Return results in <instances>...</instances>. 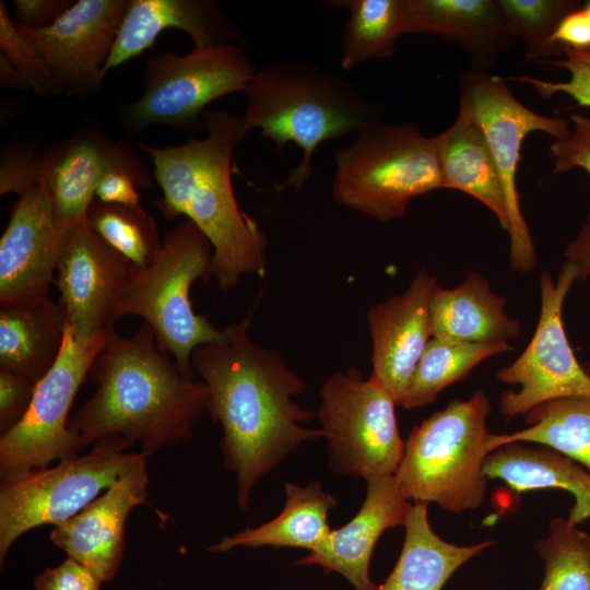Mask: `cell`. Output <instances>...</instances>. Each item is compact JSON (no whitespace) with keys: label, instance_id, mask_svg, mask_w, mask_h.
<instances>
[{"label":"cell","instance_id":"83f0119b","mask_svg":"<svg viewBox=\"0 0 590 590\" xmlns=\"http://www.w3.org/2000/svg\"><path fill=\"white\" fill-rule=\"evenodd\" d=\"M285 504L272 520L256 528H247L222 539L210 552H227L235 547L272 546L316 550L328 536V514L335 508V497L318 481L305 486L286 482Z\"/></svg>","mask_w":590,"mask_h":590},{"label":"cell","instance_id":"44dd1931","mask_svg":"<svg viewBox=\"0 0 590 590\" xmlns=\"http://www.w3.org/2000/svg\"><path fill=\"white\" fill-rule=\"evenodd\" d=\"M166 28L187 33L197 49L241 40L215 1L129 0L104 73L141 55Z\"/></svg>","mask_w":590,"mask_h":590},{"label":"cell","instance_id":"5b68a950","mask_svg":"<svg viewBox=\"0 0 590 590\" xmlns=\"http://www.w3.org/2000/svg\"><path fill=\"white\" fill-rule=\"evenodd\" d=\"M491 402L483 390L452 400L415 426L405 440L394 474L401 494L414 503H435L452 514L476 509L485 500L488 477L486 418Z\"/></svg>","mask_w":590,"mask_h":590},{"label":"cell","instance_id":"f35d334b","mask_svg":"<svg viewBox=\"0 0 590 590\" xmlns=\"http://www.w3.org/2000/svg\"><path fill=\"white\" fill-rule=\"evenodd\" d=\"M102 582L84 565L68 557L39 574L34 580V590H101Z\"/></svg>","mask_w":590,"mask_h":590},{"label":"cell","instance_id":"ba28073f","mask_svg":"<svg viewBox=\"0 0 590 590\" xmlns=\"http://www.w3.org/2000/svg\"><path fill=\"white\" fill-rule=\"evenodd\" d=\"M131 445L122 436H106L84 456L1 481V566L22 534L70 519L122 477L142 455L128 452Z\"/></svg>","mask_w":590,"mask_h":590},{"label":"cell","instance_id":"277c9868","mask_svg":"<svg viewBox=\"0 0 590 590\" xmlns=\"http://www.w3.org/2000/svg\"><path fill=\"white\" fill-rule=\"evenodd\" d=\"M240 117L245 133L260 129L279 155L292 142L303 152L284 181L272 187L300 190L312 173L316 149L324 141L356 134L381 120L380 107L333 70L306 61H278L258 69L245 90Z\"/></svg>","mask_w":590,"mask_h":590},{"label":"cell","instance_id":"60d3db41","mask_svg":"<svg viewBox=\"0 0 590 590\" xmlns=\"http://www.w3.org/2000/svg\"><path fill=\"white\" fill-rule=\"evenodd\" d=\"M139 180L129 172L114 169L104 175L98 184L95 197L103 202L125 205H138L141 196Z\"/></svg>","mask_w":590,"mask_h":590},{"label":"cell","instance_id":"f546056e","mask_svg":"<svg viewBox=\"0 0 590 590\" xmlns=\"http://www.w3.org/2000/svg\"><path fill=\"white\" fill-rule=\"evenodd\" d=\"M328 3L350 12L341 45L340 64L343 70L394 54L397 40L403 34L404 0H339Z\"/></svg>","mask_w":590,"mask_h":590},{"label":"cell","instance_id":"52a82bcc","mask_svg":"<svg viewBox=\"0 0 590 590\" xmlns=\"http://www.w3.org/2000/svg\"><path fill=\"white\" fill-rule=\"evenodd\" d=\"M333 199L387 222L404 215L410 201L444 188L434 137L412 122H373L334 152Z\"/></svg>","mask_w":590,"mask_h":590},{"label":"cell","instance_id":"836d02e7","mask_svg":"<svg viewBox=\"0 0 590 590\" xmlns=\"http://www.w3.org/2000/svg\"><path fill=\"white\" fill-rule=\"evenodd\" d=\"M509 31L524 46L529 60L548 61L564 56L565 47L553 40L568 12L581 7L574 0H498Z\"/></svg>","mask_w":590,"mask_h":590},{"label":"cell","instance_id":"74e56055","mask_svg":"<svg viewBox=\"0 0 590 590\" xmlns=\"http://www.w3.org/2000/svg\"><path fill=\"white\" fill-rule=\"evenodd\" d=\"M36 382L20 374L0 369L1 434L14 426L26 413L34 397Z\"/></svg>","mask_w":590,"mask_h":590},{"label":"cell","instance_id":"2e32d148","mask_svg":"<svg viewBox=\"0 0 590 590\" xmlns=\"http://www.w3.org/2000/svg\"><path fill=\"white\" fill-rule=\"evenodd\" d=\"M132 270L86 222L66 231L55 283L75 341L91 342L114 327L117 298Z\"/></svg>","mask_w":590,"mask_h":590},{"label":"cell","instance_id":"f1b7e54d","mask_svg":"<svg viewBox=\"0 0 590 590\" xmlns=\"http://www.w3.org/2000/svg\"><path fill=\"white\" fill-rule=\"evenodd\" d=\"M528 426L510 434H489L487 449L538 444L590 471V397L573 396L542 403L524 414Z\"/></svg>","mask_w":590,"mask_h":590},{"label":"cell","instance_id":"f6af8a7d","mask_svg":"<svg viewBox=\"0 0 590 590\" xmlns=\"http://www.w3.org/2000/svg\"><path fill=\"white\" fill-rule=\"evenodd\" d=\"M585 9L588 11V13L590 14V2H588L586 5H585Z\"/></svg>","mask_w":590,"mask_h":590},{"label":"cell","instance_id":"30bf717a","mask_svg":"<svg viewBox=\"0 0 590 590\" xmlns=\"http://www.w3.org/2000/svg\"><path fill=\"white\" fill-rule=\"evenodd\" d=\"M256 71L239 44L160 55L146 62L144 92L123 119L133 129L162 123L203 130L205 107L224 95L245 92Z\"/></svg>","mask_w":590,"mask_h":590},{"label":"cell","instance_id":"e0dca14e","mask_svg":"<svg viewBox=\"0 0 590 590\" xmlns=\"http://www.w3.org/2000/svg\"><path fill=\"white\" fill-rule=\"evenodd\" d=\"M63 239L46 186L22 191L0 238V304L49 295Z\"/></svg>","mask_w":590,"mask_h":590},{"label":"cell","instance_id":"7c38bea8","mask_svg":"<svg viewBox=\"0 0 590 590\" xmlns=\"http://www.w3.org/2000/svg\"><path fill=\"white\" fill-rule=\"evenodd\" d=\"M114 169L132 174L141 188L152 185L141 158L128 143L101 133L82 132L38 158L13 151L3 154L0 193L20 194L30 187L45 185L52 198L59 226L66 233L86 222L98 184Z\"/></svg>","mask_w":590,"mask_h":590},{"label":"cell","instance_id":"d6a6232c","mask_svg":"<svg viewBox=\"0 0 590 590\" xmlns=\"http://www.w3.org/2000/svg\"><path fill=\"white\" fill-rule=\"evenodd\" d=\"M534 547L544 562L545 573L539 590H590V535L556 517L550 533Z\"/></svg>","mask_w":590,"mask_h":590},{"label":"cell","instance_id":"b9f144b4","mask_svg":"<svg viewBox=\"0 0 590 590\" xmlns=\"http://www.w3.org/2000/svg\"><path fill=\"white\" fill-rule=\"evenodd\" d=\"M553 40L565 48L590 49V14L585 7H579L562 17Z\"/></svg>","mask_w":590,"mask_h":590},{"label":"cell","instance_id":"4fadbf2b","mask_svg":"<svg viewBox=\"0 0 590 590\" xmlns=\"http://www.w3.org/2000/svg\"><path fill=\"white\" fill-rule=\"evenodd\" d=\"M107 333L91 342H79L67 329L62 350L54 366L36 384L28 410L1 434V481L47 468L56 460L79 457L82 448L68 427L69 412Z\"/></svg>","mask_w":590,"mask_h":590},{"label":"cell","instance_id":"ee69618b","mask_svg":"<svg viewBox=\"0 0 590 590\" xmlns=\"http://www.w3.org/2000/svg\"><path fill=\"white\" fill-rule=\"evenodd\" d=\"M0 81L2 85L13 90L30 88L24 78L2 56H0Z\"/></svg>","mask_w":590,"mask_h":590},{"label":"cell","instance_id":"8992f818","mask_svg":"<svg viewBox=\"0 0 590 590\" xmlns=\"http://www.w3.org/2000/svg\"><path fill=\"white\" fill-rule=\"evenodd\" d=\"M213 278V249L205 235L189 220L164 238L162 250L142 269L133 267L115 308L116 319L137 316L154 333L158 347L170 355L181 371L194 378L191 357L203 344L214 342L223 329L192 308L190 288L197 280Z\"/></svg>","mask_w":590,"mask_h":590},{"label":"cell","instance_id":"7a4b0ae2","mask_svg":"<svg viewBox=\"0 0 590 590\" xmlns=\"http://www.w3.org/2000/svg\"><path fill=\"white\" fill-rule=\"evenodd\" d=\"M94 394L69 418L81 448L118 435L145 457L192 436L208 388L186 376L143 323L131 337L110 328L90 369Z\"/></svg>","mask_w":590,"mask_h":590},{"label":"cell","instance_id":"3957f363","mask_svg":"<svg viewBox=\"0 0 590 590\" xmlns=\"http://www.w3.org/2000/svg\"><path fill=\"white\" fill-rule=\"evenodd\" d=\"M206 137L156 148L138 146L149 154L163 197L156 206L166 219L186 215L213 249V278L222 291L245 274L264 275L266 235L240 208L234 193L232 165L235 150L247 133L240 117L205 110Z\"/></svg>","mask_w":590,"mask_h":590},{"label":"cell","instance_id":"603a6c76","mask_svg":"<svg viewBox=\"0 0 590 590\" xmlns=\"http://www.w3.org/2000/svg\"><path fill=\"white\" fill-rule=\"evenodd\" d=\"M67 329L62 303L49 295L0 304V369L37 384L57 361Z\"/></svg>","mask_w":590,"mask_h":590},{"label":"cell","instance_id":"7bdbcfd3","mask_svg":"<svg viewBox=\"0 0 590 590\" xmlns=\"http://www.w3.org/2000/svg\"><path fill=\"white\" fill-rule=\"evenodd\" d=\"M565 256L580 269L582 280L590 276V214L577 236L567 244Z\"/></svg>","mask_w":590,"mask_h":590},{"label":"cell","instance_id":"e575fe53","mask_svg":"<svg viewBox=\"0 0 590 590\" xmlns=\"http://www.w3.org/2000/svg\"><path fill=\"white\" fill-rule=\"evenodd\" d=\"M0 56L17 70L34 92L40 95L56 94L46 62L21 34L2 1L0 2Z\"/></svg>","mask_w":590,"mask_h":590},{"label":"cell","instance_id":"6da1fadb","mask_svg":"<svg viewBox=\"0 0 590 590\" xmlns=\"http://www.w3.org/2000/svg\"><path fill=\"white\" fill-rule=\"evenodd\" d=\"M250 323L251 316L231 323L191 357L208 388L205 411L223 429L222 455L236 474L241 510L259 479L303 442L322 437L320 428L305 426L316 414L294 400L304 381L276 351L252 341Z\"/></svg>","mask_w":590,"mask_h":590},{"label":"cell","instance_id":"9a60e30c","mask_svg":"<svg viewBox=\"0 0 590 590\" xmlns=\"http://www.w3.org/2000/svg\"><path fill=\"white\" fill-rule=\"evenodd\" d=\"M129 0H80L50 26L33 30L16 23L51 74L56 94L91 95L105 76Z\"/></svg>","mask_w":590,"mask_h":590},{"label":"cell","instance_id":"4316f807","mask_svg":"<svg viewBox=\"0 0 590 590\" xmlns=\"http://www.w3.org/2000/svg\"><path fill=\"white\" fill-rule=\"evenodd\" d=\"M427 507L412 505L398 562L377 590H441L459 567L494 544L482 541L462 546L442 540L429 523Z\"/></svg>","mask_w":590,"mask_h":590},{"label":"cell","instance_id":"9c48e42d","mask_svg":"<svg viewBox=\"0 0 590 590\" xmlns=\"http://www.w3.org/2000/svg\"><path fill=\"white\" fill-rule=\"evenodd\" d=\"M317 416L335 474L394 475L404 453L391 393L357 368L338 371L320 389Z\"/></svg>","mask_w":590,"mask_h":590},{"label":"cell","instance_id":"8d00e7d4","mask_svg":"<svg viewBox=\"0 0 590 590\" xmlns=\"http://www.w3.org/2000/svg\"><path fill=\"white\" fill-rule=\"evenodd\" d=\"M550 155L554 160V173L569 172L578 167L590 175V117L573 114L568 134L553 141Z\"/></svg>","mask_w":590,"mask_h":590},{"label":"cell","instance_id":"7402d4cb","mask_svg":"<svg viewBox=\"0 0 590 590\" xmlns=\"http://www.w3.org/2000/svg\"><path fill=\"white\" fill-rule=\"evenodd\" d=\"M403 34H433L460 45L471 70L488 72L517 42L498 0H404Z\"/></svg>","mask_w":590,"mask_h":590},{"label":"cell","instance_id":"1f68e13d","mask_svg":"<svg viewBox=\"0 0 590 590\" xmlns=\"http://www.w3.org/2000/svg\"><path fill=\"white\" fill-rule=\"evenodd\" d=\"M86 223L135 269L148 267L162 250L156 222L140 204L108 203L95 197L87 210Z\"/></svg>","mask_w":590,"mask_h":590},{"label":"cell","instance_id":"4dcf8cb0","mask_svg":"<svg viewBox=\"0 0 590 590\" xmlns=\"http://www.w3.org/2000/svg\"><path fill=\"white\" fill-rule=\"evenodd\" d=\"M511 350L510 343L474 344L432 338L400 406L415 409L433 403L445 388L467 377L481 362Z\"/></svg>","mask_w":590,"mask_h":590},{"label":"cell","instance_id":"cb8c5ba5","mask_svg":"<svg viewBox=\"0 0 590 590\" xmlns=\"http://www.w3.org/2000/svg\"><path fill=\"white\" fill-rule=\"evenodd\" d=\"M506 299L480 273L453 288L438 286L430 303L433 338L474 344H507L520 323L505 311Z\"/></svg>","mask_w":590,"mask_h":590},{"label":"cell","instance_id":"ac0fdd59","mask_svg":"<svg viewBox=\"0 0 590 590\" xmlns=\"http://www.w3.org/2000/svg\"><path fill=\"white\" fill-rule=\"evenodd\" d=\"M438 287L422 269L402 294L374 305L367 320L371 337L370 377L401 405L417 364L433 338L430 303Z\"/></svg>","mask_w":590,"mask_h":590},{"label":"cell","instance_id":"ffe728a7","mask_svg":"<svg viewBox=\"0 0 590 590\" xmlns=\"http://www.w3.org/2000/svg\"><path fill=\"white\" fill-rule=\"evenodd\" d=\"M366 482L358 512L343 527L330 530L326 540L295 565H317L324 573L340 574L356 590H377L369 575L375 545L387 529L404 526L412 505L401 494L394 475Z\"/></svg>","mask_w":590,"mask_h":590},{"label":"cell","instance_id":"d4e9b609","mask_svg":"<svg viewBox=\"0 0 590 590\" xmlns=\"http://www.w3.org/2000/svg\"><path fill=\"white\" fill-rule=\"evenodd\" d=\"M488 480L497 479L517 492L564 489L575 499L567 520L578 526L590 518V471L546 447L512 442L488 453Z\"/></svg>","mask_w":590,"mask_h":590},{"label":"cell","instance_id":"484cf974","mask_svg":"<svg viewBox=\"0 0 590 590\" xmlns=\"http://www.w3.org/2000/svg\"><path fill=\"white\" fill-rule=\"evenodd\" d=\"M434 138L444 188L460 190L482 202L507 232L509 219L504 186L476 122L459 111L452 125Z\"/></svg>","mask_w":590,"mask_h":590},{"label":"cell","instance_id":"ab89813d","mask_svg":"<svg viewBox=\"0 0 590 590\" xmlns=\"http://www.w3.org/2000/svg\"><path fill=\"white\" fill-rule=\"evenodd\" d=\"M63 0H15L16 23L40 30L55 23L72 4Z\"/></svg>","mask_w":590,"mask_h":590},{"label":"cell","instance_id":"d590c367","mask_svg":"<svg viewBox=\"0 0 590 590\" xmlns=\"http://www.w3.org/2000/svg\"><path fill=\"white\" fill-rule=\"evenodd\" d=\"M543 63L562 68L569 73V79L560 82L546 81L529 75H512L508 79L530 85L545 98L556 94L570 96L579 107H590V49H564V56Z\"/></svg>","mask_w":590,"mask_h":590},{"label":"cell","instance_id":"8fae6325","mask_svg":"<svg viewBox=\"0 0 590 590\" xmlns=\"http://www.w3.org/2000/svg\"><path fill=\"white\" fill-rule=\"evenodd\" d=\"M459 111L482 130L504 186L510 238V261L515 270L528 272L536 264L530 229L520 209L517 170L526 137L541 131L559 140L570 130L565 118L547 117L520 103L503 78L470 70L459 76Z\"/></svg>","mask_w":590,"mask_h":590},{"label":"cell","instance_id":"d6986e66","mask_svg":"<svg viewBox=\"0 0 590 590\" xmlns=\"http://www.w3.org/2000/svg\"><path fill=\"white\" fill-rule=\"evenodd\" d=\"M146 458L70 519L54 526L50 541L68 557L88 568L103 582L114 579L122 562L125 527L130 511L145 503Z\"/></svg>","mask_w":590,"mask_h":590},{"label":"cell","instance_id":"5bb4252c","mask_svg":"<svg viewBox=\"0 0 590 590\" xmlns=\"http://www.w3.org/2000/svg\"><path fill=\"white\" fill-rule=\"evenodd\" d=\"M580 269L566 260L554 279L548 272L540 275L541 309L532 339L510 365L496 377L517 391L500 398V412L507 418L524 415L531 409L555 399L573 396L590 397V375L581 367L569 344L563 323V306Z\"/></svg>","mask_w":590,"mask_h":590}]
</instances>
